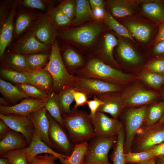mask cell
I'll use <instances>...</instances> for the list:
<instances>
[{
  "mask_svg": "<svg viewBox=\"0 0 164 164\" xmlns=\"http://www.w3.org/2000/svg\"><path fill=\"white\" fill-rule=\"evenodd\" d=\"M125 24L130 32L139 41L146 42L149 40L152 30L149 26L133 22H126Z\"/></svg>",
  "mask_w": 164,
  "mask_h": 164,
  "instance_id": "obj_32",
  "label": "cell"
},
{
  "mask_svg": "<svg viewBox=\"0 0 164 164\" xmlns=\"http://www.w3.org/2000/svg\"><path fill=\"white\" fill-rule=\"evenodd\" d=\"M17 12L14 24L13 39H17L28 31L38 19L40 12L35 10L21 8Z\"/></svg>",
  "mask_w": 164,
  "mask_h": 164,
  "instance_id": "obj_19",
  "label": "cell"
},
{
  "mask_svg": "<svg viewBox=\"0 0 164 164\" xmlns=\"http://www.w3.org/2000/svg\"><path fill=\"white\" fill-rule=\"evenodd\" d=\"M145 71L164 75V59L152 61L144 67Z\"/></svg>",
  "mask_w": 164,
  "mask_h": 164,
  "instance_id": "obj_46",
  "label": "cell"
},
{
  "mask_svg": "<svg viewBox=\"0 0 164 164\" xmlns=\"http://www.w3.org/2000/svg\"><path fill=\"white\" fill-rule=\"evenodd\" d=\"M0 164H11V163L8 159L0 156Z\"/></svg>",
  "mask_w": 164,
  "mask_h": 164,
  "instance_id": "obj_59",
  "label": "cell"
},
{
  "mask_svg": "<svg viewBox=\"0 0 164 164\" xmlns=\"http://www.w3.org/2000/svg\"><path fill=\"white\" fill-rule=\"evenodd\" d=\"M121 92L108 93L97 96L104 104L98 108L97 112L107 113L113 118L118 119L125 108L121 99Z\"/></svg>",
  "mask_w": 164,
  "mask_h": 164,
  "instance_id": "obj_17",
  "label": "cell"
},
{
  "mask_svg": "<svg viewBox=\"0 0 164 164\" xmlns=\"http://www.w3.org/2000/svg\"><path fill=\"white\" fill-rule=\"evenodd\" d=\"M28 146L26 138L22 134L10 129L0 140V155L11 151L26 148Z\"/></svg>",
  "mask_w": 164,
  "mask_h": 164,
  "instance_id": "obj_22",
  "label": "cell"
},
{
  "mask_svg": "<svg viewBox=\"0 0 164 164\" xmlns=\"http://www.w3.org/2000/svg\"><path fill=\"white\" fill-rule=\"evenodd\" d=\"M142 9L146 15L154 20L159 21L164 19V8L159 2L145 1Z\"/></svg>",
  "mask_w": 164,
  "mask_h": 164,
  "instance_id": "obj_35",
  "label": "cell"
},
{
  "mask_svg": "<svg viewBox=\"0 0 164 164\" xmlns=\"http://www.w3.org/2000/svg\"><path fill=\"white\" fill-rule=\"evenodd\" d=\"M161 94L163 98L164 99V89L162 91Z\"/></svg>",
  "mask_w": 164,
  "mask_h": 164,
  "instance_id": "obj_62",
  "label": "cell"
},
{
  "mask_svg": "<svg viewBox=\"0 0 164 164\" xmlns=\"http://www.w3.org/2000/svg\"><path fill=\"white\" fill-rule=\"evenodd\" d=\"M51 47L49 60L43 69L48 72L52 76L53 80L54 92L58 94L71 87L75 77L70 74L66 68L56 40Z\"/></svg>",
  "mask_w": 164,
  "mask_h": 164,
  "instance_id": "obj_3",
  "label": "cell"
},
{
  "mask_svg": "<svg viewBox=\"0 0 164 164\" xmlns=\"http://www.w3.org/2000/svg\"><path fill=\"white\" fill-rule=\"evenodd\" d=\"M125 138V134L123 127L117 135L112 153L110 155V158L112 162V164H125L124 149Z\"/></svg>",
  "mask_w": 164,
  "mask_h": 164,
  "instance_id": "obj_31",
  "label": "cell"
},
{
  "mask_svg": "<svg viewBox=\"0 0 164 164\" xmlns=\"http://www.w3.org/2000/svg\"><path fill=\"white\" fill-rule=\"evenodd\" d=\"M8 50L27 55L46 52H50L51 47L44 44L28 30L8 46Z\"/></svg>",
  "mask_w": 164,
  "mask_h": 164,
  "instance_id": "obj_13",
  "label": "cell"
},
{
  "mask_svg": "<svg viewBox=\"0 0 164 164\" xmlns=\"http://www.w3.org/2000/svg\"><path fill=\"white\" fill-rule=\"evenodd\" d=\"M104 19L109 27L118 35L136 43L128 29L119 23L110 12L106 13Z\"/></svg>",
  "mask_w": 164,
  "mask_h": 164,
  "instance_id": "obj_37",
  "label": "cell"
},
{
  "mask_svg": "<svg viewBox=\"0 0 164 164\" xmlns=\"http://www.w3.org/2000/svg\"><path fill=\"white\" fill-rule=\"evenodd\" d=\"M101 164L100 163H95V164Z\"/></svg>",
  "mask_w": 164,
  "mask_h": 164,
  "instance_id": "obj_64",
  "label": "cell"
},
{
  "mask_svg": "<svg viewBox=\"0 0 164 164\" xmlns=\"http://www.w3.org/2000/svg\"><path fill=\"white\" fill-rule=\"evenodd\" d=\"M164 141V124L158 122L151 126H143L134 138L131 152L147 150Z\"/></svg>",
  "mask_w": 164,
  "mask_h": 164,
  "instance_id": "obj_5",
  "label": "cell"
},
{
  "mask_svg": "<svg viewBox=\"0 0 164 164\" xmlns=\"http://www.w3.org/2000/svg\"><path fill=\"white\" fill-rule=\"evenodd\" d=\"M52 2L48 0H19V7L21 8L37 9L46 12L53 7Z\"/></svg>",
  "mask_w": 164,
  "mask_h": 164,
  "instance_id": "obj_40",
  "label": "cell"
},
{
  "mask_svg": "<svg viewBox=\"0 0 164 164\" xmlns=\"http://www.w3.org/2000/svg\"><path fill=\"white\" fill-rule=\"evenodd\" d=\"M157 157L152 158L149 161L142 164H156Z\"/></svg>",
  "mask_w": 164,
  "mask_h": 164,
  "instance_id": "obj_60",
  "label": "cell"
},
{
  "mask_svg": "<svg viewBox=\"0 0 164 164\" xmlns=\"http://www.w3.org/2000/svg\"><path fill=\"white\" fill-rule=\"evenodd\" d=\"M50 52L26 55L28 70L43 69L49 60Z\"/></svg>",
  "mask_w": 164,
  "mask_h": 164,
  "instance_id": "obj_28",
  "label": "cell"
},
{
  "mask_svg": "<svg viewBox=\"0 0 164 164\" xmlns=\"http://www.w3.org/2000/svg\"><path fill=\"white\" fill-rule=\"evenodd\" d=\"M92 15L97 19H101L104 18L106 13L104 8L91 7Z\"/></svg>",
  "mask_w": 164,
  "mask_h": 164,
  "instance_id": "obj_52",
  "label": "cell"
},
{
  "mask_svg": "<svg viewBox=\"0 0 164 164\" xmlns=\"http://www.w3.org/2000/svg\"><path fill=\"white\" fill-rule=\"evenodd\" d=\"M89 1L86 0L76 1L75 18L73 23L78 24L88 19L92 15V10Z\"/></svg>",
  "mask_w": 164,
  "mask_h": 164,
  "instance_id": "obj_36",
  "label": "cell"
},
{
  "mask_svg": "<svg viewBox=\"0 0 164 164\" xmlns=\"http://www.w3.org/2000/svg\"><path fill=\"white\" fill-rule=\"evenodd\" d=\"M63 50L61 55L64 63L69 73L74 76L85 65L87 61L70 48L66 47Z\"/></svg>",
  "mask_w": 164,
  "mask_h": 164,
  "instance_id": "obj_23",
  "label": "cell"
},
{
  "mask_svg": "<svg viewBox=\"0 0 164 164\" xmlns=\"http://www.w3.org/2000/svg\"><path fill=\"white\" fill-rule=\"evenodd\" d=\"M120 57L125 61L132 64L138 63L140 58L133 48L125 41L121 40L117 49Z\"/></svg>",
  "mask_w": 164,
  "mask_h": 164,
  "instance_id": "obj_34",
  "label": "cell"
},
{
  "mask_svg": "<svg viewBox=\"0 0 164 164\" xmlns=\"http://www.w3.org/2000/svg\"><path fill=\"white\" fill-rule=\"evenodd\" d=\"M67 115L62 116L64 128L74 145L91 140L95 137L94 128L89 114L84 110L71 109Z\"/></svg>",
  "mask_w": 164,
  "mask_h": 164,
  "instance_id": "obj_2",
  "label": "cell"
},
{
  "mask_svg": "<svg viewBox=\"0 0 164 164\" xmlns=\"http://www.w3.org/2000/svg\"><path fill=\"white\" fill-rule=\"evenodd\" d=\"M91 7L104 8V2L101 0H90L89 1Z\"/></svg>",
  "mask_w": 164,
  "mask_h": 164,
  "instance_id": "obj_56",
  "label": "cell"
},
{
  "mask_svg": "<svg viewBox=\"0 0 164 164\" xmlns=\"http://www.w3.org/2000/svg\"><path fill=\"white\" fill-rule=\"evenodd\" d=\"M153 52L154 54L157 55L164 53V40L159 42L155 45Z\"/></svg>",
  "mask_w": 164,
  "mask_h": 164,
  "instance_id": "obj_55",
  "label": "cell"
},
{
  "mask_svg": "<svg viewBox=\"0 0 164 164\" xmlns=\"http://www.w3.org/2000/svg\"><path fill=\"white\" fill-rule=\"evenodd\" d=\"M57 159L56 156L48 154L39 155L33 158L29 164H59L55 162Z\"/></svg>",
  "mask_w": 164,
  "mask_h": 164,
  "instance_id": "obj_48",
  "label": "cell"
},
{
  "mask_svg": "<svg viewBox=\"0 0 164 164\" xmlns=\"http://www.w3.org/2000/svg\"><path fill=\"white\" fill-rule=\"evenodd\" d=\"M46 115L49 122V136L55 148H57L65 155H70L73 149L72 145L63 128L46 111Z\"/></svg>",
  "mask_w": 164,
  "mask_h": 164,
  "instance_id": "obj_14",
  "label": "cell"
},
{
  "mask_svg": "<svg viewBox=\"0 0 164 164\" xmlns=\"http://www.w3.org/2000/svg\"><path fill=\"white\" fill-rule=\"evenodd\" d=\"M57 7L68 18L71 20L75 14L76 8L74 2L71 1L62 2Z\"/></svg>",
  "mask_w": 164,
  "mask_h": 164,
  "instance_id": "obj_47",
  "label": "cell"
},
{
  "mask_svg": "<svg viewBox=\"0 0 164 164\" xmlns=\"http://www.w3.org/2000/svg\"><path fill=\"white\" fill-rule=\"evenodd\" d=\"M74 76L99 80L122 87L136 78L133 75L125 73L94 56L89 58Z\"/></svg>",
  "mask_w": 164,
  "mask_h": 164,
  "instance_id": "obj_1",
  "label": "cell"
},
{
  "mask_svg": "<svg viewBox=\"0 0 164 164\" xmlns=\"http://www.w3.org/2000/svg\"><path fill=\"white\" fill-rule=\"evenodd\" d=\"M102 29L101 25L92 24L74 28L61 29L58 31L57 35L66 41L87 46L93 43Z\"/></svg>",
  "mask_w": 164,
  "mask_h": 164,
  "instance_id": "obj_6",
  "label": "cell"
},
{
  "mask_svg": "<svg viewBox=\"0 0 164 164\" xmlns=\"http://www.w3.org/2000/svg\"><path fill=\"white\" fill-rule=\"evenodd\" d=\"M0 73L3 78L13 82L16 84H30L29 80L23 72H19L1 67Z\"/></svg>",
  "mask_w": 164,
  "mask_h": 164,
  "instance_id": "obj_38",
  "label": "cell"
},
{
  "mask_svg": "<svg viewBox=\"0 0 164 164\" xmlns=\"http://www.w3.org/2000/svg\"><path fill=\"white\" fill-rule=\"evenodd\" d=\"M145 84L155 89H159L164 84V75L145 71L139 77Z\"/></svg>",
  "mask_w": 164,
  "mask_h": 164,
  "instance_id": "obj_39",
  "label": "cell"
},
{
  "mask_svg": "<svg viewBox=\"0 0 164 164\" xmlns=\"http://www.w3.org/2000/svg\"><path fill=\"white\" fill-rule=\"evenodd\" d=\"M103 50L99 57L97 58L103 62L106 61L114 66L119 67V64L114 59L113 55L114 48L118 43L117 39L113 34L107 33L104 37Z\"/></svg>",
  "mask_w": 164,
  "mask_h": 164,
  "instance_id": "obj_25",
  "label": "cell"
},
{
  "mask_svg": "<svg viewBox=\"0 0 164 164\" xmlns=\"http://www.w3.org/2000/svg\"><path fill=\"white\" fill-rule=\"evenodd\" d=\"M57 94L62 116L66 115L71 111L70 106L74 100L71 88L65 89Z\"/></svg>",
  "mask_w": 164,
  "mask_h": 164,
  "instance_id": "obj_41",
  "label": "cell"
},
{
  "mask_svg": "<svg viewBox=\"0 0 164 164\" xmlns=\"http://www.w3.org/2000/svg\"><path fill=\"white\" fill-rule=\"evenodd\" d=\"M159 122L164 124V112L162 118L159 121Z\"/></svg>",
  "mask_w": 164,
  "mask_h": 164,
  "instance_id": "obj_61",
  "label": "cell"
},
{
  "mask_svg": "<svg viewBox=\"0 0 164 164\" xmlns=\"http://www.w3.org/2000/svg\"><path fill=\"white\" fill-rule=\"evenodd\" d=\"M45 108L50 115L64 128L57 94L53 92L49 95Z\"/></svg>",
  "mask_w": 164,
  "mask_h": 164,
  "instance_id": "obj_33",
  "label": "cell"
},
{
  "mask_svg": "<svg viewBox=\"0 0 164 164\" xmlns=\"http://www.w3.org/2000/svg\"><path fill=\"white\" fill-rule=\"evenodd\" d=\"M90 118L97 138L117 137L123 128L122 122L118 119L109 117L102 112H97L95 116Z\"/></svg>",
  "mask_w": 164,
  "mask_h": 164,
  "instance_id": "obj_12",
  "label": "cell"
},
{
  "mask_svg": "<svg viewBox=\"0 0 164 164\" xmlns=\"http://www.w3.org/2000/svg\"><path fill=\"white\" fill-rule=\"evenodd\" d=\"M23 72L28 77L31 84L48 95L54 92L52 77L46 70L43 69L29 70Z\"/></svg>",
  "mask_w": 164,
  "mask_h": 164,
  "instance_id": "obj_21",
  "label": "cell"
},
{
  "mask_svg": "<svg viewBox=\"0 0 164 164\" xmlns=\"http://www.w3.org/2000/svg\"><path fill=\"white\" fill-rule=\"evenodd\" d=\"M29 97L35 99L48 97L49 95L35 86L29 84H16V85Z\"/></svg>",
  "mask_w": 164,
  "mask_h": 164,
  "instance_id": "obj_44",
  "label": "cell"
},
{
  "mask_svg": "<svg viewBox=\"0 0 164 164\" xmlns=\"http://www.w3.org/2000/svg\"><path fill=\"white\" fill-rule=\"evenodd\" d=\"M125 164H135L132 163H129V162H126V163H125Z\"/></svg>",
  "mask_w": 164,
  "mask_h": 164,
  "instance_id": "obj_63",
  "label": "cell"
},
{
  "mask_svg": "<svg viewBox=\"0 0 164 164\" xmlns=\"http://www.w3.org/2000/svg\"><path fill=\"white\" fill-rule=\"evenodd\" d=\"M0 92L10 103L15 104L19 101L30 97L16 86L0 79Z\"/></svg>",
  "mask_w": 164,
  "mask_h": 164,
  "instance_id": "obj_26",
  "label": "cell"
},
{
  "mask_svg": "<svg viewBox=\"0 0 164 164\" xmlns=\"http://www.w3.org/2000/svg\"><path fill=\"white\" fill-rule=\"evenodd\" d=\"M57 28L49 14L41 11L38 19L29 30L41 43L51 47L56 40Z\"/></svg>",
  "mask_w": 164,
  "mask_h": 164,
  "instance_id": "obj_11",
  "label": "cell"
},
{
  "mask_svg": "<svg viewBox=\"0 0 164 164\" xmlns=\"http://www.w3.org/2000/svg\"><path fill=\"white\" fill-rule=\"evenodd\" d=\"M154 157L164 155V141L148 150Z\"/></svg>",
  "mask_w": 164,
  "mask_h": 164,
  "instance_id": "obj_51",
  "label": "cell"
},
{
  "mask_svg": "<svg viewBox=\"0 0 164 164\" xmlns=\"http://www.w3.org/2000/svg\"><path fill=\"white\" fill-rule=\"evenodd\" d=\"M88 145L87 142L75 145L71 154L60 162L61 164H83Z\"/></svg>",
  "mask_w": 164,
  "mask_h": 164,
  "instance_id": "obj_29",
  "label": "cell"
},
{
  "mask_svg": "<svg viewBox=\"0 0 164 164\" xmlns=\"http://www.w3.org/2000/svg\"><path fill=\"white\" fill-rule=\"evenodd\" d=\"M93 99L88 100L87 104L90 110L89 116L90 118H94L98 108L104 104V102L96 96L93 97Z\"/></svg>",
  "mask_w": 164,
  "mask_h": 164,
  "instance_id": "obj_50",
  "label": "cell"
},
{
  "mask_svg": "<svg viewBox=\"0 0 164 164\" xmlns=\"http://www.w3.org/2000/svg\"><path fill=\"white\" fill-rule=\"evenodd\" d=\"M0 156L8 159L11 164H29L27 160L26 148L9 151Z\"/></svg>",
  "mask_w": 164,
  "mask_h": 164,
  "instance_id": "obj_45",
  "label": "cell"
},
{
  "mask_svg": "<svg viewBox=\"0 0 164 164\" xmlns=\"http://www.w3.org/2000/svg\"><path fill=\"white\" fill-rule=\"evenodd\" d=\"M57 27H64L70 23L71 19L67 17L57 7H53L47 12Z\"/></svg>",
  "mask_w": 164,
  "mask_h": 164,
  "instance_id": "obj_43",
  "label": "cell"
},
{
  "mask_svg": "<svg viewBox=\"0 0 164 164\" xmlns=\"http://www.w3.org/2000/svg\"><path fill=\"white\" fill-rule=\"evenodd\" d=\"M154 157L148 150L140 152L125 153V163L129 162L135 164H142L152 159Z\"/></svg>",
  "mask_w": 164,
  "mask_h": 164,
  "instance_id": "obj_42",
  "label": "cell"
},
{
  "mask_svg": "<svg viewBox=\"0 0 164 164\" xmlns=\"http://www.w3.org/2000/svg\"><path fill=\"white\" fill-rule=\"evenodd\" d=\"M0 105L5 106H10V103L4 97H0Z\"/></svg>",
  "mask_w": 164,
  "mask_h": 164,
  "instance_id": "obj_57",
  "label": "cell"
},
{
  "mask_svg": "<svg viewBox=\"0 0 164 164\" xmlns=\"http://www.w3.org/2000/svg\"><path fill=\"white\" fill-rule=\"evenodd\" d=\"M163 21L159 26L158 33L154 42L155 45L159 42L164 40V19Z\"/></svg>",
  "mask_w": 164,
  "mask_h": 164,
  "instance_id": "obj_54",
  "label": "cell"
},
{
  "mask_svg": "<svg viewBox=\"0 0 164 164\" xmlns=\"http://www.w3.org/2000/svg\"><path fill=\"white\" fill-rule=\"evenodd\" d=\"M48 97L39 99L28 97L13 105L5 106L0 105V112L3 114H12L28 116L31 113L44 107Z\"/></svg>",
  "mask_w": 164,
  "mask_h": 164,
  "instance_id": "obj_16",
  "label": "cell"
},
{
  "mask_svg": "<svg viewBox=\"0 0 164 164\" xmlns=\"http://www.w3.org/2000/svg\"><path fill=\"white\" fill-rule=\"evenodd\" d=\"M117 138V137L105 138H94L91 140L83 164H111L109 162L108 154L116 142Z\"/></svg>",
  "mask_w": 164,
  "mask_h": 164,
  "instance_id": "obj_10",
  "label": "cell"
},
{
  "mask_svg": "<svg viewBox=\"0 0 164 164\" xmlns=\"http://www.w3.org/2000/svg\"><path fill=\"white\" fill-rule=\"evenodd\" d=\"M121 95L125 108L149 105L153 103L159 97L157 92L138 84L123 89Z\"/></svg>",
  "mask_w": 164,
  "mask_h": 164,
  "instance_id": "obj_7",
  "label": "cell"
},
{
  "mask_svg": "<svg viewBox=\"0 0 164 164\" xmlns=\"http://www.w3.org/2000/svg\"><path fill=\"white\" fill-rule=\"evenodd\" d=\"M0 119L4 121L11 129L22 134L29 145L33 135L34 128L31 120L28 116L0 113Z\"/></svg>",
  "mask_w": 164,
  "mask_h": 164,
  "instance_id": "obj_15",
  "label": "cell"
},
{
  "mask_svg": "<svg viewBox=\"0 0 164 164\" xmlns=\"http://www.w3.org/2000/svg\"><path fill=\"white\" fill-rule=\"evenodd\" d=\"M156 164H164V155L157 157Z\"/></svg>",
  "mask_w": 164,
  "mask_h": 164,
  "instance_id": "obj_58",
  "label": "cell"
},
{
  "mask_svg": "<svg viewBox=\"0 0 164 164\" xmlns=\"http://www.w3.org/2000/svg\"><path fill=\"white\" fill-rule=\"evenodd\" d=\"M75 77L71 88L84 93L88 97L108 93L121 92L124 89L122 86L102 80Z\"/></svg>",
  "mask_w": 164,
  "mask_h": 164,
  "instance_id": "obj_9",
  "label": "cell"
},
{
  "mask_svg": "<svg viewBox=\"0 0 164 164\" xmlns=\"http://www.w3.org/2000/svg\"><path fill=\"white\" fill-rule=\"evenodd\" d=\"M45 107L30 114L28 116L31 120L35 131L41 139L50 148H55L49 136V122Z\"/></svg>",
  "mask_w": 164,
  "mask_h": 164,
  "instance_id": "obj_18",
  "label": "cell"
},
{
  "mask_svg": "<svg viewBox=\"0 0 164 164\" xmlns=\"http://www.w3.org/2000/svg\"><path fill=\"white\" fill-rule=\"evenodd\" d=\"M19 0H15L9 7L0 9V58H2L7 48L13 39L14 20L19 6Z\"/></svg>",
  "mask_w": 164,
  "mask_h": 164,
  "instance_id": "obj_8",
  "label": "cell"
},
{
  "mask_svg": "<svg viewBox=\"0 0 164 164\" xmlns=\"http://www.w3.org/2000/svg\"><path fill=\"white\" fill-rule=\"evenodd\" d=\"M0 60L2 67L19 72L28 70L25 55L8 50Z\"/></svg>",
  "mask_w": 164,
  "mask_h": 164,
  "instance_id": "obj_24",
  "label": "cell"
},
{
  "mask_svg": "<svg viewBox=\"0 0 164 164\" xmlns=\"http://www.w3.org/2000/svg\"><path fill=\"white\" fill-rule=\"evenodd\" d=\"M135 3L129 0H113L110 2L112 15L117 17H123L130 15L133 12Z\"/></svg>",
  "mask_w": 164,
  "mask_h": 164,
  "instance_id": "obj_27",
  "label": "cell"
},
{
  "mask_svg": "<svg viewBox=\"0 0 164 164\" xmlns=\"http://www.w3.org/2000/svg\"><path fill=\"white\" fill-rule=\"evenodd\" d=\"M27 160L29 164L36 156L41 154L52 155L56 156L61 162L69 155L59 153L47 145L40 138L35 131L30 144L26 148Z\"/></svg>",
  "mask_w": 164,
  "mask_h": 164,
  "instance_id": "obj_20",
  "label": "cell"
},
{
  "mask_svg": "<svg viewBox=\"0 0 164 164\" xmlns=\"http://www.w3.org/2000/svg\"><path fill=\"white\" fill-rule=\"evenodd\" d=\"M148 105L125 108L121 113L122 121H121L125 134L124 146L125 153L131 152L134 138L145 122Z\"/></svg>",
  "mask_w": 164,
  "mask_h": 164,
  "instance_id": "obj_4",
  "label": "cell"
},
{
  "mask_svg": "<svg viewBox=\"0 0 164 164\" xmlns=\"http://www.w3.org/2000/svg\"><path fill=\"white\" fill-rule=\"evenodd\" d=\"M148 106L144 125L149 126L158 122L164 112V101L152 103Z\"/></svg>",
  "mask_w": 164,
  "mask_h": 164,
  "instance_id": "obj_30",
  "label": "cell"
},
{
  "mask_svg": "<svg viewBox=\"0 0 164 164\" xmlns=\"http://www.w3.org/2000/svg\"><path fill=\"white\" fill-rule=\"evenodd\" d=\"M10 128L6 123L0 119V139H2L6 135Z\"/></svg>",
  "mask_w": 164,
  "mask_h": 164,
  "instance_id": "obj_53",
  "label": "cell"
},
{
  "mask_svg": "<svg viewBox=\"0 0 164 164\" xmlns=\"http://www.w3.org/2000/svg\"><path fill=\"white\" fill-rule=\"evenodd\" d=\"M71 91L75 101V104L71 109H77L78 107L87 104L88 97L85 94L76 91L71 88Z\"/></svg>",
  "mask_w": 164,
  "mask_h": 164,
  "instance_id": "obj_49",
  "label": "cell"
}]
</instances>
